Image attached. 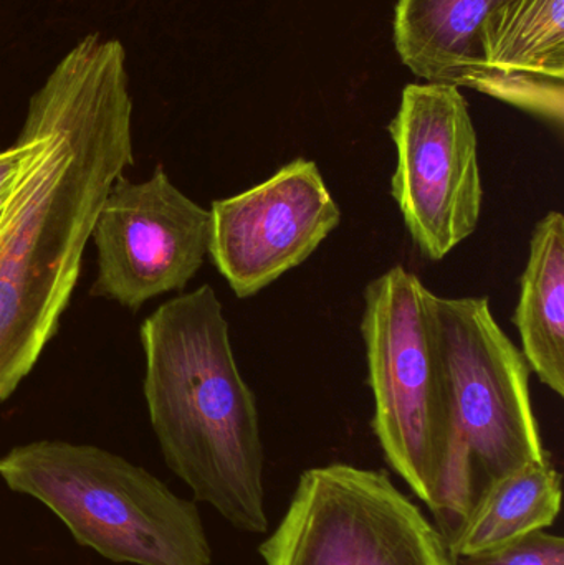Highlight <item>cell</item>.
Instances as JSON below:
<instances>
[{
    "label": "cell",
    "instance_id": "1",
    "mask_svg": "<svg viewBox=\"0 0 564 565\" xmlns=\"http://www.w3.org/2000/svg\"><path fill=\"white\" fill-rule=\"evenodd\" d=\"M25 119L46 142L0 215V402L55 335L96 214L135 161L125 46L85 36L32 96Z\"/></svg>",
    "mask_w": 564,
    "mask_h": 565
},
{
    "label": "cell",
    "instance_id": "2",
    "mask_svg": "<svg viewBox=\"0 0 564 565\" xmlns=\"http://www.w3.org/2000/svg\"><path fill=\"white\" fill-rule=\"evenodd\" d=\"M149 420L168 467L195 500L260 534L264 444L254 392L238 371L228 321L209 285L168 299L139 329Z\"/></svg>",
    "mask_w": 564,
    "mask_h": 565
},
{
    "label": "cell",
    "instance_id": "3",
    "mask_svg": "<svg viewBox=\"0 0 564 565\" xmlns=\"http://www.w3.org/2000/svg\"><path fill=\"white\" fill-rule=\"evenodd\" d=\"M453 412L449 451L427 508L453 544L490 488L550 458L530 394L525 355L487 296L434 299Z\"/></svg>",
    "mask_w": 564,
    "mask_h": 565
},
{
    "label": "cell",
    "instance_id": "4",
    "mask_svg": "<svg viewBox=\"0 0 564 565\" xmlns=\"http://www.w3.org/2000/svg\"><path fill=\"white\" fill-rule=\"evenodd\" d=\"M0 478L45 504L76 543L113 563L212 564L198 507L111 451L32 441L0 457Z\"/></svg>",
    "mask_w": 564,
    "mask_h": 565
},
{
    "label": "cell",
    "instance_id": "5",
    "mask_svg": "<svg viewBox=\"0 0 564 565\" xmlns=\"http://www.w3.org/2000/svg\"><path fill=\"white\" fill-rule=\"evenodd\" d=\"M434 299L413 271L394 265L364 289L361 318L371 427L387 465L426 507L453 435Z\"/></svg>",
    "mask_w": 564,
    "mask_h": 565
},
{
    "label": "cell",
    "instance_id": "6",
    "mask_svg": "<svg viewBox=\"0 0 564 565\" xmlns=\"http://www.w3.org/2000/svg\"><path fill=\"white\" fill-rule=\"evenodd\" d=\"M258 554L265 565H454L436 524L386 471L348 463L301 473Z\"/></svg>",
    "mask_w": 564,
    "mask_h": 565
},
{
    "label": "cell",
    "instance_id": "7",
    "mask_svg": "<svg viewBox=\"0 0 564 565\" xmlns=\"http://www.w3.org/2000/svg\"><path fill=\"white\" fill-rule=\"evenodd\" d=\"M397 151L391 195L417 250L440 262L472 237L482 214L479 142L459 88L411 83L387 126Z\"/></svg>",
    "mask_w": 564,
    "mask_h": 565
},
{
    "label": "cell",
    "instance_id": "8",
    "mask_svg": "<svg viewBox=\"0 0 564 565\" xmlns=\"http://www.w3.org/2000/svg\"><path fill=\"white\" fill-rule=\"evenodd\" d=\"M98 255L93 291L129 309L181 291L211 247V211L189 199L162 166L146 181L116 179L92 237Z\"/></svg>",
    "mask_w": 564,
    "mask_h": 565
},
{
    "label": "cell",
    "instance_id": "9",
    "mask_svg": "<svg viewBox=\"0 0 564 565\" xmlns=\"http://www.w3.org/2000/svg\"><path fill=\"white\" fill-rule=\"evenodd\" d=\"M209 257L241 299L307 262L340 225L317 162L297 158L241 194L212 202Z\"/></svg>",
    "mask_w": 564,
    "mask_h": 565
},
{
    "label": "cell",
    "instance_id": "10",
    "mask_svg": "<svg viewBox=\"0 0 564 565\" xmlns=\"http://www.w3.org/2000/svg\"><path fill=\"white\" fill-rule=\"evenodd\" d=\"M477 92L562 128L564 0H509L483 23Z\"/></svg>",
    "mask_w": 564,
    "mask_h": 565
},
{
    "label": "cell",
    "instance_id": "11",
    "mask_svg": "<svg viewBox=\"0 0 564 565\" xmlns=\"http://www.w3.org/2000/svg\"><path fill=\"white\" fill-rule=\"evenodd\" d=\"M509 0H400L394 45L404 65L427 83L477 88L482 29Z\"/></svg>",
    "mask_w": 564,
    "mask_h": 565
},
{
    "label": "cell",
    "instance_id": "12",
    "mask_svg": "<svg viewBox=\"0 0 564 565\" xmlns=\"http://www.w3.org/2000/svg\"><path fill=\"white\" fill-rule=\"evenodd\" d=\"M513 324L532 372L564 395V217L552 211L535 225L520 277Z\"/></svg>",
    "mask_w": 564,
    "mask_h": 565
},
{
    "label": "cell",
    "instance_id": "13",
    "mask_svg": "<svg viewBox=\"0 0 564 565\" xmlns=\"http://www.w3.org/2000/svg\"><path fill=\"white\" fill-rule=\"evenodd\" d=\"M562 508V475L552 458L497 481L449 546L450 557L496 550L555 523Z\"/></svg>",
    "mask_w": 564,
    "mask_h": 565
},
{
    "label": "cell",
    "instance_id": "14",
    "mask_svg": "<svg viewBox=\"0 0 564 565\" xmlns=\"http://www.w3.org/2000/svg\"><path fill=\"white\" fill-rule=\"evenodd\" d=\"M454 565H564L563 537L533 531L496 550L454 557Z\"/></svg>",
    "mask_w": 564,
    "mask_h": 565
},
{
    "label": "cell",
    "instance_id": "15",
    "mask_svg": "<svg viewBox=\"0 0 564 565\" xmlns=\"http://www.w3.org/2000/svg\"><path fill=\"white\" fill-rule=\"evenodd\" d=\"M45 142L46 136L43 135L42 129L25 119L15 145L10 146L6 151H0V201L9 194L13 182L42 151Z\"/></svg>",
    "mask_w": 564,
    "mask_h": 565
},
{
    "label": "cell",
    "instance_id": "16",
    "mask_svg": "<svg viewBox=\"0 0 564 565\" xmlns=\"http://www.w3.org/2000/svg\"><path fill=\"white\" fill-rule=\"evenodd\" d=\"M6 198H7V195H6ZM6 198H3L2 201H0V215H2L3 201H6Z\"/></svg>",
    "mask_w": 564,
    "mask_h": 565
}]
</instances>
